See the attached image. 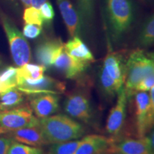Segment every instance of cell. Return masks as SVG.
I'll list each match as a JSON object with an SVG mask.
<instances>
[{
    "label": "cell",
    "instance_id": "cell-1",
    "mask_svg": "<svg viewBox=\"0 0 154 154\" xmlns=\"http://www.w3.org/2000/svg\"><path fill=\"white\" fill-rule=\"evenodd\" d=\"M39 126L49 144L77 140L85 134V129L80 123L65 115L40 119Z\"/></svg>",
    "mask_w": 154,
    "mask_h": 154
},
{
    "label": "cell",
    "instance_id": "cell-2",
    "mask_svg": "<svg viewBox=\"0 0 154 154\" xmlns=\"http://www.w3.org/2000/svg\"><path fill=\"white\" fill-rule=\"evenodd\" d=\"M153 72L154 58L141 49L133 51L125 64L124 84L127 96L134 94L139 83Z\"/></svg>",
    "mask_w": 154,
    "mask_h": 154
},
{
    "label": "cell",
    "instance_id": "cell-3",
    "mask_svg": "<svg viewBox=\"0 0 154 154\" xmlns=\"http://www.w3.org/2000/svg\"><path fill=\"white\" fill-rule=\"evenodd\" d=\"M106 11L114 39L119 38L129 28L134 17L131 0H106Z\"/></svg>",
    "mask_w": 154,
    "mask_h": 154
},
{
    "label": "cell",
    "instance_id": "cell-4",
    "mask_svg": "<svg viewBox=\"0 0 154 154\" xmlns=\"http://www.w3.org/2000/svg\"><path fill=\"white\" fill-rule=\"evenodd\" d=\"M2 22L14 63L19 67L27 63L31 59V49L26 38L7 17H2Z\"/></svg>",
    "mask_w": 154,
    "mask_h": 154
},
{
    "label": "cell",
    "instance_id": "cell-5",
    "mask_svg": "<svg viewBox=\"0 0 154 154\" xmlns=\"http://www.w3.org/2000/svg\"><path fill=\"white\" fill-rule=\"evenodd\" d=\"M17 88L23 94L34 96L43 94H61L66 88L64 82L48 76H43L36 80L18 76Z\"/></svg>",
    "mask_w": 154,
    "mask_h": 154
},
{
    "label": "cell",
    "instance_id": "cell-6",
    "mask_svg": "<svg viewBox=\"0 0 154 154\" xmlns=\"http://www.w3.org/2000/svg\"><path fill=\"white\" fill-rule=\"evenodd\" d=\"M39 124V119L28 106H19L11 110L0 112V126L7 132Z\"/></svg>",
    "mask_w": 154,
    "mask_h": 154
},
{
    "label": "cell",
    "instance_id": "cell-7",
    "mask_svg": "<svg viewBox=\"0 0 154 154\" xmlns=\"http://www.w3.org/2000/svg\"><path fill=\"white\" fill-rule=\"evenodd\" d=\"M134 94L136 133L138 138H145L154 125L151 99L147 91H136Z\"/></svg>",
    "mask_w": 154,
    "mask_h": 154
},
{
    "label": "cell",
    "instance_id": "cell-8",
    "mask_svg": "<svg viewBox=\"0 0 154 154\" xmlns=\"http://www.w3.org/2000/svg\"><path fill=\"white\" fill-rule=\"evenodd\" d=\"M64 111L72 118L88 122L92 117V109L87 94L75 91L67 96L64 102Z\"/></svg>",
    "mask_w": 154,
    "mask_h": 154
},
{
    "label": "cell",
    "instance_id": "cell-9",
    "mask_svg": "<svg viewBox=\"0 0 154 154\" xmlns=\"http://www.w3.org/2000/svg\"><path fill=\"white\" fill-rule=\"evenodd\" d=\"M128 96L124 86L118 93V99L114 107L111 109L107 119L106 129L109 134L116 136L120 134L126 120V105Z\"/></svg>",
    "mask_w": 154,
    "mask_h": 154
},
{
    "label": "cell",
    "instance_id": "cell-10",
    "mask_svg": "<svg viewBox=\"0 0 154 154\" xmlns=\"http://www.w3.org/2000/svg\"><path fill=\"white\" fill-rule=\"evenodd\" d=\"M89 63L74 59L69 55L64 48L56 58L53 66L66 79H74L82 76Z\"/></svg>",
    "mask_w": 154,
    "mask_h": 154
},
{
    "label": "cell",
    "instance_id": "cell-11",
    "mask_svg": "<svg viewBox=\"0 0 154 154\" xmlns=\"http://www.w3.org/2000/svg\"><path fill=\"white\" fill-rule=\"evenodd\" d=\"M109 150H113L124 154H154L145 138L123 137L111 139Z\"/></svg>",
    "mask_w": 154,
    "mask_h": 154
},
{
    "label": "cell",
    "instance_id": "cell-12",
    "mask_svg": "<svg viewBox=\"0 0 154 154\" xmlns=\"http://www.w3.org/2000/svg\"><path fill=\"white\" fill-rule=\"evenodd\" d=\"M7 133H8L12 140L31 146L41 147L42 146L49 144L39 124L16 130L8 131Z\"/></svg>",
    "mask_w": 154,
    "mask_h": 154
},
{
    "label": "cell",
    "instance_id": "cell-13",
    "mask_svg": "<svg viewBox=\"0 0 154 154\" xmlns=\"http://www.w3.org/2000/svg\"><path fill=\"white\" fill-rule=\"evenodd\" d=\"M34 96L30 101V106L37 118H47L59 109V98L57 94H43Z\"/></svg>",
    "mask_w": 154,
    "mask_h": 154
},
{
    "label": "cell",
    "instance_id": "cell-14",
    "mask_svg": "<svg viewBox=\"0 0 154 154\" xmlns=\"http://www.w3.org/2000/svg\"><path fill=\"white\" fill-rule=\"evenodd\" d=\"M64 48L60 39L47 40L37 46L35 51L36 60L40 64L49 68L53 66L56 58Z\"/></svg>",
    "mask_w": 154,
    "mask_h": 154
},
{
    "label": "cell",
    "instance_id": "cell-15",
    "mask_svg": "<svg viewBox=\"0 0 154 154\" xmlns=\"http://www.w3.org/2000/svg\"><path fill=\"white\" fill-rule=\"evenodd\" d=\"M111 146V139L101 135H88L81 140L74 154L106 153Z\"/></svg>",
    "mask_w": 154,
    "mask_h": 154
},
{
    "label": "cell",
    "instance_id": "cell-16",
    "mask_svg": "<svg viewBox=\"0 0 154 154\" xmlns=\"http://www.w3.org/2000/svg\"><path fill=\"white\" fill-rule=\"evenodd\" d=\"M59 10L72 37L78 35L81 28V19L79 13L69 0H57Z\"/></svg>",
    "mask_w": 154,
    "mask_h": 154
},
{
    "label": "cell",
    "instance_id": "cell-17",
    "mask_svg": "<svg viewBox=\"0 0 154 154\" xmlns=\"http://www.w3.org/2000/svg\"><path fill=\"white\" fill-rule=\"evenodd\" d=\"M64 49L71 57L84 62L90 63L94 57L88 47L78 36H75L64 44Z\"/></svg>",
    "mask_w": 154,
    "mask_h": 154
},
{
    "label": "cell",
    "instance_id": "cell-18",
    "mask_svg": "<svg viewBox=\"0 0 154 154\" xmlns=\"http://www.w3.org/2000/svg\"><path fill=\"white\" fill-rule=\"evenodd\" d=\"M103 66L113 79L124 86L125 65L122 63L121 57L118 54L113 52L108 54L105 57Z\"/></svg>",
    "mask_w": 154,
    "mask_h": 154
},
{
    "label": "cell",
    "instance_id": "cell-19",
    "mask_svg": "<svg viewBox=\"0 0 154 154\" xmlns=\"http://www.w3.org/2000/svg\"><path fill=\"white\" fill-rule=\"evenodd\" d=\"M24 94L17 87H12L0 92V112L9 111L22 105Z\"/></svg>",
    "mask_w": 154,
    "mask_h": 154
},
{
    "label": "cell",
    "instance_id": "cell-20",
    "mask_svg": "<svg viewBox=\"0 0 154 154\" xmlns=\"http://www.w3.org/2000/svg\"><path fill=\"white\" fill-rule=\"evenodd\" d=\"M45 66L41 64H34V63H26L22 66L17 68L18 76L27 79H39L44 76L46 71Z\"/></svg>",
    "mask_w": 154,
    "mask_h": 154
},
{
    "label": "cell",
    "instance_id": "cell-21",
    "mask_svg": "<svg viewBox=\"0 0 154 154\" xmlns=\"http://www.w3.org/2000/svg\"><path fill=\"white\" fill-rule=\"evenodd\" d=\"M100 83L105 93L110 96H113L115 94H118L121 88L124 86L108 74L103 66L100 72Z\"/></svg>",
    "mask_w": 154,
    "mask_h": 154
},
{
    "label": "cell",
    "instance_id": "cell-22",
    "mask_svg": "<svg viewBox=\"0 0 154 154\" xmlns=\"http://www.w3.org/2000/svg\"><path fill=\"white\" fill-rule=\"evenodd\" d=\"M142 47H149L154 44V15L148 19L140 30L138 39Z\"/></svg>",
    "mask_w": 154,
    "mask_h": 154
},
{
    "label": "cell",
    "instance_id": "cell-23",
    "mask_svg": "<svg viewBox=\"0 0 154 154\" xmlns=\"http://www.w3.org/2000/svg\"><path fill=\"white\" fill-rule=\"evenodd\" d=\"M80 143L81 140H73L54 143L46 154H74Z\"/></svg>",
    "mask_w": 154,
    "mask_h": 154
},
{
    "label": "cell",
    "instance_id": "cell-24",
    "mask_svg": "<svg viewBox=\"0 0 154 154\" xmlns=\"http://www.w3.org/2000/svg\"><path fill=\"white\" fill-rule=\"evenodd\" d=\"M18 82L17 68L9 66L0 72V84L5 90L12 87H17Z\"/></svg>",
    "mask_w": 154,
    "mask_h": 154
},
{
    "label": "cell",
    "instance_id": "cell-25",
    "mask_svg": "<svg viewBox=\"0 0 154 154\" xmlns=\"http://www.w3.org/2000/svg\"><path fill=\"white\" fill-rule=\"evenodd\" d=\"M7 154H44L41 148L25 145L13 140Z\"/></svg>",
    "mask_w": 154,
    "mask_h": 154
},
{
    "label": "cell",
    "instance_id": "cell-26",
    "mask_svg": "<svg viewBox=\"0 0 154 154\" xmlns=\"http://www.w3.org/2000/svg\"><path fill=\"white\" fill-rule=\"evenodd\" d=\"M23 19L26 24H37L42 26L44 24L39 9L34 8L33 7H26L25 9Z\"/></svg>",
    "mask_w": 154,
    "mask_h": 154
},
{
    "label": "cell",
    "instance_id": "cell-27",
    "mask_svg": "<svg viewBox=\"0 0 154 154\" xmlns=\"http://www.w3.org/2000/svg\"><path fill=\"white\" fill-rule=\"evenodd\" d=\"M78 3L81 21L88 20L93 14L94 0H78Z\"/></svg>",
    "mask_w": 154,
    "mask_h": 154
},
{
    "label": "cell",
    "instance_id": "cell-28",
    "mask_svg": "<svg viewBox=\"0 0 154 154\" xmlns=\"http://www.w3.org/2000/svg\"><path fill=\"white\" fill-rule=\"evenodd\" d=\"M39 11L44 23H51L54 17V11L51 4L47 2L43 4L39 8Z\"/></svg>",
    "mask_w": 154,
    "mask_h": 154
},
{
    "label": "cell",
    "instance_id": "cell-29",
    "mask_svg": "<svg viewBox=\"0 0 154 154\" xmlns=\"http://www.w3.org/2000/svg\"><path fill=\"white\" fill-rule=\"evenodd\" d=\"M42 26L34 24H26L23 29V35L29 38H36L42 33Z\"/></svg>",
    "mask_w": 154,
    "mask_h": 154
},
{
    "label": "cell",
    "instance_id": "cell-30",
    "mask_svg": "<svg viewBox=\"0 0 154 154\" xmlns=\"http://www.w3.org/2000/svg\"><path fill=\"white\" fill-rule=\"evenodd\" d=\"M154 86V72L148 75L139 83L136 88V91H147Z\"/></svg>",
    "mask_w": 154,
    "mask_h": 154
},
{
    "label": "cell",
    "instance_id": "cell-31",
    "mask_svg": "<svg viewBox=\"0 0 154 154\" xmlns=\"http://www.w3.org/2000/svg\"><path fill=\"white\" fill-rule=\"evenodd\" d=\"M12 139L8 137H0V154H7Z\"/></svg>",
    "mask_w": 154,
    "mask_h": 154
},
{
    "label": "cell",
    "instance_id": "cell-32",
    "mask_svg": "<svg viewBox=\"0 0 154 154\" xmlns=\"http://www.w3.org/2000/svg\"><path fill=\"white\" fill-rule=\"evenodd\" d=\"M146 140H147L148 143L151 148V151L154 153V125L152 126V128L149 130V131L147 133V134L145 136Z\"/></svg>",
    "mask_w": 154,
    "mask_h": 154
},
{
    "label": "cell",
    "instance_id": "cell-33",
    "mask_svg": "<svg viewBox=\"0 0 154 154\" xmlns=\"http://www.w3.org/2000/svg\"><path fill=\"white\" fill-rule=\"evenodd\" d=\"M47 2H48V0H31V6L34 8L39 9L41 6Z\"/></svg>",
    "mask_w": 154,
    "mask_h": 154
},
{
    "label": "cell",
    "instance_id": "cell-34",
    "mask_svg": "<svg viewBox=\"0 0 154 154\" xmlns=\"http://www.w3.org/2000/svg\"><path fill=\"white\" fill-rule=\"evenodd\" d=\"M150 93V99H151V109H152V115L154 120V86H153L151 89L149 90Z\"/></svg>",
    "mask_w": 154,
    "mask_h": 154
},
{
    "label": "cell",
    "instance_id": "cell-35",
    "mask_svg": "<svg viewBox=\"0 0 154 154\" xmlns=\"http://www.w3.org/2000/svg\"><path fill=\"white\" fill-rule=\"evenodd\" d=\"M21 2L26 8L31 7V0H21Z\"/></svg>",
    "mask_w": 154,
    "mask_h": 154
},
{
    "label": "cell",
    "instance_id": "cell-36",
    "mask_svg": "<svg viewBox=\"0 0 154 154\" xmlns=\"http://www.w3.org/2000/svg\"><path fill=\"white\" fill-rule=\"evenodd\" d=\"M106 153V154H124V153H121V152L113 151V150H108V151Z\"/></svg>",
    "mask_w": 154,
    "mask_h": 154
},
{
    "label": "cell",
    "instance_id": "cell-37",
    "mask_svg": "<svg viewBox=\"0 0 154 154\" xmlns=\"http://www.w3.org/2000/svg\"><path fill=\"white\" fill-rule=\"evenodd\" d=\"M4 133H7V131H5L4 128H2L1 126H0V134H4Z\"/></svg>",
    "mask_w": 154,
    "mask_h": 154
},
{
    "label": "cell",
    "instance_id": "cell-38",
    "mask_svg": "<svg viewBox=\"0 0 154 154\" xmlns=\"http://www.w3.org/2000/svg\"><path fill=\"white\" fill-rule=\"evenodd\" d=\"M4 91H5V89L4 88V87L2 86V84H0V92H2Z\"/></svg>",
    "mask_w": 154,
    "mask_h": 154
},
{
    "label": "cell",
    "instance_id": "cell-39",
    "mask_svg": "<svg viewBox=\"0 0 154 154\" xmlns=\"http://www.w3.org/2000/svg\"><path fill=\"white\" fill-rule=\"evenodd\" d=\"M1 64H2V61H1V59H0V66H1Z\"/></svg>",
    "mask_w": 154,
    "mask_h": 154
},
{
    "label": "cell",
    "instance_id": "cell-40",
    "mask_svg": "<svg viewBox=\"0 0 154 154\" xmlns=\"http://www.w3.org/2000/svg\"><path fill=\"white\" fill-rule=\"evenodd\" d=\"M103 154H106V153H103Z\"/></svg>",
    "mask_w": 154,
    "mask_h": 154
}]
</instances>
